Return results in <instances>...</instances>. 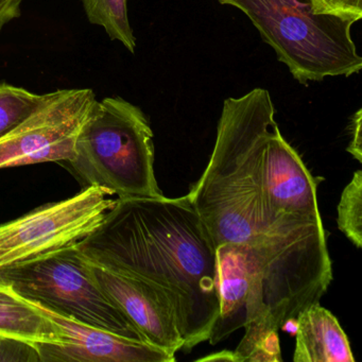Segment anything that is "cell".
Here are the masks:
<instances>
[{"mask_svg": "<svg viewBox=\"0 0 362 362\" xmlns=\"http://www.w3.org/2000/svg\"><path fill=\"white\" fill-rule=\"evenodd\" d=\"M78 247L94 264L162 290L183 349L209 341L219 313L217 247L187 194L116 199Z\"/></svg>", "mask_w": 362, "mask_h": 362, "instance_id": "cell-1", "label": "cell"}, {"mask_svg": "<svg viewBox=\"0 0 362 362\" xmlns=\"http://www.w3.org/2000/svg\"><path fill=\"white\" fill-rule=\"evenodd\" d=\"M274 116L264 88L224 100L213 153L187 194L217 247L251 243L267 228L262 179Z\"/></svg>", "mask_w": 362, "mask_h": 362, "instance_id": "cell-2", "label": "cell"}, {"mask_svg": "<svg viewBox=\"0 0 362 362\" xmlns=\"http://www.w3.org/2000/svg\"><path fill=\"white\" fill-rule=\"evenodd\" d=\"M76 175L118 198L164 196L154 173L153 131L141 107L122 97L97 100L78 135Z\"/></svg>", "mask_w": 362, "mask_h": 362, "instance_id": "cell-3", "label": "cell"}, {"mask_svg": "<svg viewBox=\"0 0 362 362\" xmlns=\"http://www.w3.org/2000/svg\"><path fill=\"white\" fill-rule=\"evenodd\" d=\"M218 1L243 12L300 84L349 77L362 69L351 21L315 13L300 0Z\"/></svg>", "mask_w": 362, "mask_h": 362, "instance_id": "cell-4", "label": "cell"}, {"mask_svg": "<svg viewBox=\"0 0 362 362\" xmlns=\"http://www.w3.org/2000/svg\"><path fill=\"white\" fill-rule=\"evenodd\" d=\"M264 303L281 329L320 303L332 281L321 214H281L251 241Z\"/></svg>", "mask_w": 362, "mask_h": 362, "instance_id": "cell-5", "label": "cell"}, {"mask_svg": "<svg viewBox=\"0 0 362 362\" xmlns=\"http://www.w3.org/2000/svg\"><path fill=\"white\" fill-rule=\"evenodd\" d=\"M0 277L29 302L74 321L146 342L101 289L78 243L0 270Z\"/></svg>", "mask_w": 362, "mask_h": 362, "instance_id": "cell-6", "label": "cell"}, {"mask_svg": "<svg viewBox=\"0 0 362 362\" xmlns=\"http://www.w3.org/2000/svg\"><path fill=\"white\" fill-rule=\"evenodd\" d=\"M113 192L86 186L71 198L49 203L0 226V270L76 245L98 228L115 204Z\"/></svg>", "mask_w": 362, "mask_h": 362, "instance_id": "cell-7", "label": "cell"}, {"mask_svg": "<svg viewBox=\"0 0 362 362\" xmlns=\"http://www.w3.org/2000/svg\"><path fill=\"white\" fill-rule=\"evenodd\" d=\"M96 103L90 88L44 94L39 107L0 139V169L73 160L78 135Z\"/></svg>", "mask_w": 362, "mask_h": 362, "instance_id": "cell-8", "label": "cell"}, {"mask_svg": "<svg viewBox=\"0 0 362 362\" xmlns=\"http://www.w3.org/2000/svg\"><path fill=\"white\" fill-rule=\"evenodd\" d=\"M217 277L219 313L209 334L211 345L257 317L270 315L264 303L262 277L251 243L219 245Z\"/></svg>", "mask_w": 362, "mask_h": 362, "instance_id": "cell-9", "label": "cell"}, {"mask_svg": "<svg viewBox=\"0 0 362 362\" xmlns=\"http://www.w3.org/2000/svg\"><path fill=\"white\" fill-rule=\"evenodd\" d=\"M29 302V300H28ZM60 332L62 342H35L41 362H175V355L143 341L118 336L30 302Z\"/></svg>", "mask_w": 362, "mask_h": 362, "instance_id": "cell-10", "label": "cell"}, {"mask_svg": "<svg viewBox=\"0 0 362 362\" xmlns=\"http://www.w3.org/2000/svg\"><path fill=\"white\" fill-rule=\"evenodd\" d=\"M90 264L101 289L143 334L146 342L171 355L183 349L175 310L162 290L133 275Z\"/></svg>", "mask_w": 362, "mask_h": 362, "instance_id": "cell-11", "label": "cell"}, {"mask_svg": "<svg viewBox=\"0 0 362 362\" xmlns=\"http://www.w3.org/2000/svg\"><path fill=\"white\" fill-rule=\"evenodd\" d=\"M317 185V180L284 139L276 124L264 156L262 189L267 226L281 214H320Z\"/></svg>", "mask_w": 362, "mask_h": 362, "instance_id": "cell-12", "label": "cell"}, {"mask_svg": "<svg viewBox=\"0 0 362 362\" xmlns=\"http://www.w3.org/2000/svg\"><path fill=\"white\" fill-rule=\"evenodd\" d=\"M296 323L294 362H355L346 334L320 303L303 310Z\"/></svg>", "mask_w": 362, "mask_h": 362, "instance_id": "cell-13", "label": "cell"}, {"mask_svg": "<svg viewBox=\"0 0 362 362\" xmlns=\"http://www.w3.org/2000/svg\"><path fill=\"white\" fill-rule=\"evenodd\" d=\"M0 334L31 342H62L57 326L0 277Z\"/></svg>", "mask_w": 362, "mask_h": 362, "instance_id": "cell-14", "label": "cell"}, {"mask_svg": "<svg viewBox=\"0 0 362 362\" xmlns=\"http://www.w3.org/2000/svg\"><path fill=\"white\" fill-rule=\"evenodd\" d=\"M243 340L235 349L237 362H281L279 328L270 315H264L245 326Z\"/></svg>", "mask_w": 362, "mask_h": 362, "instance_id": "cell-15", "label": "cell"}, {"mask_svg": "<svg viewBox=\"0 0 362 362\" xmlns=\"http://www.w3.org/2000/svg\"><path fill=\"white\" fill-rule=\"evenodd\" d=\"M86 18L103 27L112 41L120 42L131 54L136 49L128 14V0H81Z\"/></svg>", "mask_w": 362, "mask_h": 362, "instance_id": "cell-16", "label": "cell"}, {"mask_svg": "<svg viewBox=\"0 0 362 362\" xmlns=\"http://www.w3.org/2000/svg\"><path fill=\"white\" fill-rule=\"evenodd\" d=\"M44 95L0 83V139L26 120L41 105Z\"/></svg>", "mask_w": 362, "mask_h": 362, "instance_id": "cell-17", "label": "cell"}, {"mask_svg": "<svg viewBox=\"0 0 362 362\" xmlns=\"http://www.w3.org/2000/svg\"><path fill=\"white\" fill-rule=\"evenodd\" d=\"M339 230L356 247H362V171L357 170L345 186L338 204Z\"/></svg>", "mask_w": 362, "mask_h": 362, "instance_id": "cell-18", "label": "cell"}, {"mask_svg": "<svg viewBox=\"0 0 362 362\" xmlns=\"http://www.w3.org/2000/svg\"><path fill=\"white\" fill-rule=\"evenodd\" d=\"M0 362H41L35 342L0 334Z\"/></svg>", "mask_w": 362, "mask_h": 362, "instance_id": "cell-19", "label": "cell"}, {"mask_svg": "<svg viewBox=\"0 0 362 362\" xmlns=\"http://www.w3.org/2000/svg\"><path fill=\"white\" fill-rule=\"evenodd\" d=\"M315 13L356 23L362 18V0H309Z\"/></svg>", "mask_w": 362, "mask_h": 362, "instance_id": "cell-20", "label": "cell"}, {"mask_svg": "<svg viewBox=\"0 0 362 362\" xmlns=\"http://www.w3.org/2000/svg\"><path fill=\"white\" fill-rule=\"evenodd\" d=\"M361 122L362 110L359 109L353 117H351V124H349V134H351V141L346 151L353 156L358 162H362V136H361Z\"/></svg>", "mask_w": 362, "mask_h": 362, "instance_id": "cell-21", "label": "cell"}, {"mask_svg": "<svg viewBox=\"0 0 362 362\" xmlns=\"http://www.w3.org/2000/svg\"><path fill=\"white\" fill-rule=\"evenodd\" d=\"M23 0H0V31L21 16Z\"/></svg>", "mask_w": 362, "mask_h": 362, "instance_id": "cell-22", "label": "cell"}, {"mask_svg": "<svg viewBox=\"0 0 362 362\" xmlns=\"http://www.w3.org/2000/svg\"><path fill=\"white\" fill-rule=\"evenodd\" d=\"M197 361H228V362H237L236 355L234 351H218V353L211 354V355L206 356V357L200 358Z\"/></svg>", "mask_w": 362, "mask_h": 362, "instance_id": "cell-23", "label": "cell"}]
</instances>
